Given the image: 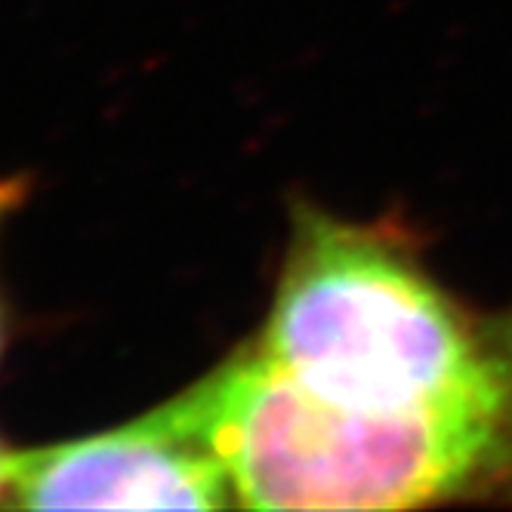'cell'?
<instances>
[{
  "instance_id": "6da1fadb",
  "label": "cell",
  "mask_w": 512,
  "mask_h": 512,
  "mask_svg": "<svg viewBox=\"0 0 512 512\" xmlns=\"http://www.w3.org/2000/svg\"><path fill=\"white\" fill-rule=\"evenodd\" d=\"M260 346L324 405L414 414L512 401V312H475L408 235L294 210Z\"/></svg>"
},
{
  "instance_id": "7a4b0ae2",
  "label": "cell",
  "mask_w": 512,
  "mask_h": 512,
  "mask_svg": "<svg viewBox=\"0 0 512 512\" xmlns=\"http://www.w3.org/2000/svg\"><path fill=\"white\" fill-rule=\"evenodd\" d=\"M192 389L244 509H414L512 491V401L343 411L256 340Z\"/></svg>"
},
{
  "instance_id": "3957f363",
  "label": "cell",
  "mask_w": 512,
  "mask_h": 512,
  "mask_svg": "<svg viewBox=\"0 0 512 512\" xmlns=\"http://www.w3.org/2000/svg\"><path fill=\"white\" fill-rule=\"evenodd\" d=\"M10 506L226 509L238 500L189 386L108 432L19 451Z\"/></svg>"
},
{
  "instance_id": "277c9868",
  "label": "cell",
  "mask_w": 512,
  "mask_h": 512,
  "mask_svg": "<svg viewBox=\"0 0 512 512\" xmlns=\"http://www.w3.org/2000/svg\"><path fill=\"white\" fill-rule=\"evenodd\" d=\"M28 195V179L25 176H0V232L4 223L19 210V204ZM7 346V318H4V303H0V355Z\"/></svg>"
},
{
  "instance_id": "5b68a950",
  "label": "cell",
  "mask_w": 512,
  "mask_h": 512,
  "mask_svg": "<svg viewBox=\"0 0 512 512\" xmlns=\"http://www.w3.org/2000/svg\"><path fill=\"white\" fill-rule=\"evenodd\" d=\"M16 454L13 448L4 445L0 438V506H10V494H13V475H16Z\"/></svg>"
}]
</instances>
